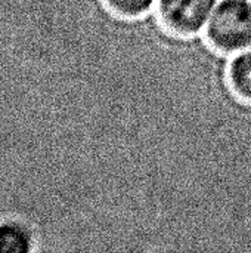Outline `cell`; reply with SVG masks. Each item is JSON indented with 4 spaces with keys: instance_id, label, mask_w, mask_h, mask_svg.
Returning <instances> with one entry per match:
<instances>
[{
    "instance_id": "3",
    "label": "cell",
    "mask_w": 251,
    "mask_h": 253,
    "mask_svg": "<svg viewBox=\"0 0 251 253\" xmlns=\"http://www.w3.org/2000/svg\"><path fill=\"white\" fill-rule=\"evenodd\" d=\"M225 82L235 101L251 108V46L232 55L225 68Z\"/></svg>"
},
{
    "instance_id": "4",
    "label": "cell",
    "mask_w": 251,
    "mask_h": 253,
    "mask_svg": "<svg viewBox=\"0 0 251 253\" xmlns=\"http://www.w3.org/2000/svg\"><path fill=\"white\" fill-rule=\"evenodd\" d=\"M105 9L120 21L135 22L143 16H146L157 0H102Z\"/></svg>"
},
{
    "instance_id": "1",
    "label": "cell",
    "mask_w": 251,
    "mask_h": 253,
    "mask_svg": "<svg viewBox=\"0 0 251 253\" xmlns=\"http://www.w3.org/2000/svg\"><path fill=\"white\" fill-rule=\"evenodd\" d=\"M204 39L210 49L235 55L251 46V0H220L213 10Z\"/></svg>"
},
{
    "instance_id": "2",
    "label": "cell",
    "mask_w": 251,
    "mask_h": 253,
    "mask_svg": "<svg viewBox=\"0 0 251 253\" xmlns=\"http://www.w3.org/2000/svg\"><path fill=\"white\" fill-rule=\"evenodd\" d=\"M220 0H157L160 25L172 37L191 39L200 34Z\"/></svg>"
},
{
    "instance_id": "5",
    "label": "cell",
    "mask_w": 251,
    "mask_h": 253,
    "mask_svg": "<svg viewBox=\"0 0 251 253\" xmlns=\"http://www.w3.org/2000/svg\"><path fill=\"white\" fill-rule=\"evenodd\" d=\"M31 249L30 236L18 224L0 225V252H28Z\"/></svg>"
}]
</instances>
